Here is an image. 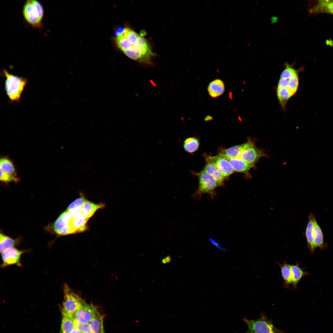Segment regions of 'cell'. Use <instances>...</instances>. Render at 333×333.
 <instances>
[{"instance_id": "cell-1", "label": "cell", "mask_w": 333, "mask_h": 333, "mask_svg": "<svg viewBox=\"0 0 333 333\" xmlns=\"http://www.w3.org/2000/svg\"><path fill=\"white\" fill-rule=\"evenodd\" d=\"M116 35L114 40L117 46L127 57L141 64L153 65L152 58L155 55L145 38L128 27Z\"/></svg>"}, {"instance_id": "cell-2", "label": "cell", "mask_w": 333, "mask_h": 333, "mask_svg": "<svg viewBox=\"0 0 333 333\" xmlns=\"http://www.w3.org/2000/svg\"><path fill=\"white\" fill-rule=\"evenodd\" d=\"M22 13L25 20L32 27L39 29L43 28L44 10L39 1L27 0L23 6Z\"/></svg>"}, {"instance_id": "cell-3", "label": "cell", "mask_w": 333, "mask_h": 333, "mask_svg": "<svg viewBox=\"0 0 333 333\" xmlns=\"http://www.w3.org/2000/svg\"><path fill=\"white\" fill-rule=\"evenodd\" d=\"M3 72L5 77V89L8 97L11 101H19L27 80L11 74L5 69H3Z\"/></svg>"}, {"instance_id": "cell-4", "label": "cell", "mask_w": 333, "mask_h": 333, "mask_svg": "<svg viewBox=\"0 0 333 333\" xmlns=\"http://www.w3.org/2000/svg\"><path fill=\"white\" fill-rule=\"evenodd\" d=\"M244 321L247 324L248 331L255 333H284L276 328L272 321L264 314L254 320L244 318Z\"/></svg>"}, {"instance_id": "cell-5", "label": "cell", "mask_w": 333, "mask_h": 333, "mask_svg": "<svg viewBox=\"0 0 333 333\" xmlns=\"http://www.w3.org/2000/svg\"><path fill=\"white\" fill-rule=\"evenodd\" d=\"M64 294L62 311L74 315L84 300L73 292L66 284L64 286Z\"/></svg>"}, {"instance_id": "cell-6", "label": "cell", "mask_w": 333, "mask_h": 333, "mask_svg": "<svg viewBox=\"0 0 333 333\" xmlns=\"http://www.w3.org/2000/svg\"><path fill=\"white\" fill-rule=\"evenodd\" d=\"M199 179V185L198 190L193 195L199 198L204 193H208L213 197L216 195L215 190L218 186L215 179L208 173L202 171L196 173Z\"/></svg>"}, {"instance_id": "cell-7", "label": "cell", "mask_w": 333, "mask_h": 333, "mask_svg": "<svg viewBox=\"0 0 333 333\" xmlns=\"http://www.w3.org/2000/svg\"><path fill=\"white\" fill-rule=\"evenodd\" d=\"M265 156L263 150L257 148L254 141L249 139L245 143L244 147L238 157L254 166L260 158Z\"/></svg>"}, {"instance_id": "cell-8", "label": "cell", "mask_w": 333, "mask_h": 333, "mask_svg": "<svg viewBox=\"0 0 333 333\" xmlns=\"http://www.w3.org/2000/svg\"><path fill=\"white\" fill-rule=\"evenodd\" d=\"M97 312L96 306L84 301L74 314V319L80 323H89Z\"/></svg>"}, {"instance_id": "cell-9", "label": "cell", "mask_w": 333, "mask_h": 333, "mask_svg": "<svg viewBox=\"0 0 333 333\" xmlns=\"http://www.w3.org/2000/svg\"><path fill=\"white\" fill-rule=\"evenodd\" d=\"M204 156L206 161L214 164L225 178L229 176L234 172L229 161L220 154L214 156L208 155H205Z\"/></svg>"}, {"instance_id": "cell-10", "label": "cell", "mask_w": 333, "mask_h": 333, "mask_svg": "<svg viewBox=\"0 0 333 333\" xmlns=\"http://www.w3.org/2000/svg\"><path fill=\"white\" fill-rule=\"evenodd\" d=\"M27 250H21L12 247L7 249L1 253L2 260V266L5 267L11 265L21 266L20 258L22 254Z\"/></svg>"}, {"instance_id": "cell-11", "label": "cell", "mask_w": 333, "mask_h": 333, "mask_svg": "<svg viewBox=\"0 0 333 333\" xmlns=\"http://www.w3.org/2000/svg\"><path fill=\"white\" fill-rule=\"evenodd\" d=\"M67 212L71 216L70 224L72 233L81 232L86 229V224L88 220L82 213L81 208Z\"/></svg>"}, {"instance_id": "cell-12", "label": "cell", "mask_w": 333, "mask_h": 333, "mask_svg": "<svg viewBox=\"0 0 333 333\" xmlns=\"http://www.w3.org/2000/svg\"><path fill=\"white\" fill-rule=\"evenodd\" d=\"M315 218L314 215L310 212L308 216V222L305 230V236L308 247L311 253H314V224Z\"/></svg>"}, {"instance_id": "cell-13", "label": "cell", "mask_w": 333, "mask_h": 333, "mask_svg": "<svg viewBox=\"0 0 333 333\" xmlns=\"http://www.w3.org/2000/svg\"><path fill=\"white\" fill-rule=\"evenodd\" d=\"M207 90L210 96L216 98L223 94L225 91V85L221 79H217L212 81L208 85Z\"/></svg>"}, {"instance_id": "cell-14", "label": "cell", "mask_w": 333, "mask_h": 333, "mask_svg": "<svg viewBox=\"0 0 333 333\" xmlns=\"http://www.w3.org/2000/svg\"><path fill=\"white\" fill-rule=\"evenodd\" d=\"M54 232L60 235H65L72 233L70 224L68 223L60 215L53 224Z\"/></svg>"}, {"instance_id": "cell-15", "label": "cell", "mask_w": 333, "mask_h": 333, "mask_svg": "<svg viewBox=\"0 0 333 333\" xmlns=\"http://www.w3.org/2000/svg\"><path fill=\"white\" fill-rule=\"evenodd\" d=\"M322 229L315 217L314 224V246L315 249L319 248L323 249L327 247L326 244L324 241Z\"/></svg>"}, {"instance_id": "cell-16", "label": "cell", "mask_w": 333, "mask_h": 333, "mask_svg": "<svg viewBox=\"0 0 333 333\" xmlns=\"http://www.w3.org/2000/svg\"><path fill=\"white\" fill-rule=\"evenodd\" d=\"M276 262L281 269L284 282L283 286L284 288L289 289L290 285H291L292 279V273L290 264H288L286 261L283 263H280L277 261Z\"/></svg>"}, {"instance_id": "cell-17", "label": "cell", "mask_w": 333, "mask_h": 333, "mask_svg": "<svg viewBox=\"0 0 333 333\" xmlns=\"http://www.w3.org/2000/svg\"><path fill=\"white\" fill-rule=\"evenodd\" d=\"M290 266L292 275L291 285L293 289L296 290L297 284L300 280L304 277L307 276L309 273L305 271L303 268H301L298 264H290Z\"/></svg>"}, {"instance_id": "cell-18", "label": "cell", "mask_w": 333, "mask_h": 333, "mask_svg": "<svg viewBox=\"0 0 333 333\" xmlns=\"http://www.w3.org/2000/svg\"><path fill=\"white\" fill-rule=\"evenodd\" d=\"M231 164L234 171L248 174L249 171L254 166L249 164L239 158L237 157L228 160Z\"/></svg>"}, {"instance_id": "cell-19", "label": "cell", "mask_w": 333, "mask_h": 333, "mask_svg": "<svg viewBox=\"0 0 333 333\" xmlns=\"http://www.w3.org/2000/svg\"><path fill=\"white\" fill-rule=\"evenodd\" d=\"M104 206L103 204H96L87 200L81 208V211L84 217L88 220L97 210Z\"/></svg>"}, {"instance_id": "cell-20", "label": "cell", "mask_w": 333, "mask_h": 333, "mask_svg": "<svg viewBox=\"0 0 333 333\" xmlns=\"http://www.w3.org/2000/svg\"><path fill=\"white\" fill-rule=\"evenodd\" d=\"M62 314L61 333H69L75 327L73 315L63 311Z\"/></svg>"}, {"instance_id": "cell-21", "label": "cell", "mask_w": 333, "mask_h": 333, "mask_svg": "<svg viewBox=\"0 0 333 333\" xmlns=\"http://www.w3.org/2000/svg\"><path fill=\"white\" fill-rule=\"evenodd\" d=\"M206 162L203 170L212 176L216 181L219 186L222 185L225 178L214 164L209 162Z\"/></svg>"}, {"instance_id": "cell-22", "label": "cell", "mask_w": 333, "mask_h": 333, "mask_svg": "<svg viewBox=\"0 0 333 333\" xmlns=\"http://www.w3.org/2000/svg\"><path fill=\"white\" fill-rule=\"evenodd\" d=\"M311 12H325L333 14V0H319L311 7Z\"/></svg>"}, {"instance_id": "cell-23", "label": "cell", "mask_w": 333, "mask_h": 333, "mask_svg": "<svg viewBox=\"0 0 333 333\" xmlns=\"http://www.w3.org/2000/svg\"><path fill=\"white\" fill-rule=\"evenodd\" d=\"M104 316L98 311L89 323L92 333H101L104 331Z\"/></svg>"}, {"instance_id": "cell-24", "label": "cell", "mask_w": 333, "mask_h": 333, "mask_svg": "<svg viewBox=\"0 0 333 333\" xmlns=\"http://www.w3.org/2000/svg\"><path fill=\"white\" fill-rule=\"evenodd\" d=\"M21 242L20 238L12 239L3 233L0 234V251L1 253L5 250L19 244Z\"/></svg>"}, {"instance_id": "cell-25", "label": "cell", "mask_w": 333, "mask_h": 333, "mask_svg": "<svg viewBox=\"0 0 333 333\" xmlns=\"http://www.w3.org/2000/svg\"><path fill=\"white\" fill-rule=\"evenodd\" d=\"M245 143L222 150L219 154L228 160L238 157L243 150Z\"/></svg>"}, {"instance_id": "cell-26", "label": "cell", "mask_w": 333, "mask_h": 333, "mask_svg": "<svg viewBox=\"0 0 333 333\" xmlns=\"http://www.w3.org/2000/svg\"><path fill=\"white\" fill-rule=\"evenodd\" d=\"M0 170L6 173L17 177L13 163L9 158L3 157L0 159Z\"/></svg>"}, {"instance_id": "cell-27", "label": "cell", "mask_w": 333, "mask_h": 333, "mask_svg": "<svg viewBox=\"0 0 333 333\" xmlns=\"http://www.w3.org/2000/svg\"><path fill=\"white\" fill-rule=\"evenodd\" d=\"M276 91L279 103L284 109L287 102L292 96L286 88H277Z\"/></svg>"}, {"instance_id": "cell-28", "label": "cell", "mask_w": 333, "mask_h": 333, "mask_svg": "<svg viewBox=\"0 0 333 333\" xmlns=\"http://www.w3.org/2000/svg\"><path fill=\"white\" fill-rule=\"evenodd\" d=\"M199 146V140L194 137L189 138L185 140L183 144L185 150L189 153H192L196 150Z\"/></svg>"}, {"instance_id": "cell-29", "label": "cell", "mask_w": 333, "mask_h": 333, "mask_svg": "<svg viewBox=\"0 0 333 333\" xmlns=\"http://www.w3.org/2000/svg\"><path fill=\"white\" fill-rule=\"evenodd\" d=\"M299 72V71L298 70L289 78L288 84L286 88L292 96L296 93L298 88Z\"/></svg>"}, {"instance_id": "cell-30", "label": "cell", "mask_w": 333, "mask_h": 333, "mask_svg": "<svg viewBox=\"0 0 333 333\" xmlns=\"http://www.w3.org/2000/svg\"><path fill=\"white\" fill-rule=\"evenodd\" d=\"M87 200L83 197H80L72 202L68 206L66 211H69L81 208Z\"/></svg>"}, {"instance_id": "cell-31", "label": "cell", "mask_w": 333, "mask_h": 333, "mask_svg": "<svg viewBox=\"0 0 333 333\" xmlns=\"http://www.w3.org/2000/svg\"><path fill=\"white\" fill-rule=\"evenodd\" d=\"M0 180L5 183L15 182L17 183L19 181V179L17 177L8 174L0 170Z\"/></svg>"}, {"instance_id": "cell-32", "label": "cell", "mask_w": 333, "mask_h": 333, "mask_svg": "<svg viewBox=\"0 0 333 333\" xmlns=\"http://www.w3.org/2000/svg\"><path fill=\"white\" fill-rule=\"evenodd\" d=\"M75 327L81 332H92L89 323H80L74 320Z\"/></svg>"}, {"instance_id": "cell-33", "label": "cell", "mask_w": 333, "mask_h": 333, "mask_svg": "<svg viewBox=\"0 0 333 333\" xmlns=\"http://www.w3.org/2000/svg\"><path fill=\"white\" fill-rule=\"evenodd\" d=\"M209 242L216 248L220 251L223 252H227L228 250L223 245L220 244L215 240L211 238L209 239Z\"/></svg>"}, {"instance_id": "cell-34", "label": "cell", "mask_w": 333, "mask_h": 333, "mask_svg": "<svg viewBox=\"0 0 333 333\" xmlns=\"http://www.w3.org/2000/svg\"><path fill=\"white\" fill-rule=\"evenodd\" d=\"M289 79H285L280 78L278 84V88H286L288 86Z\"/></svg>"}, {"instance_id": "cell-35", "label": "cell", "mask_w": 333, "mask_h": 333, "mask_svg": "<svg viewBox=\"0 0 333 333\" xmlns=\"http://www.w3.org/2000/svg\"><path fill=\"white\" fill-rule=\"evenodd\" d=\"M165 259L167 263H170L171 261V258L170 255H168L166 256L165 258Z\"/></svg>"}, {"instance_id": "cell-36", "label": "cell", "mask_w": 333, "mask_h": 333, "mask_svg": "<svg viewBox=\"0 0 333 333\" xmlns=\"http://www.w3.org/2000/svg\"><path fill=\"white\" fill-rule=\"evenodd\" d=\"M69 333H81V332L78 329L76 328V327H75Z\"/></svg>"}, {"instance_id": "cell-37", "label": "cell", "mask_w": 333, "mask_h": 333, "mask_svg": "<svg viewBox=\"0 0 333 333\" xmlns=\"http://www.w3.org/2000/svg\"><path fill=\"white\" fill-rule=\"evenodd\" d=\"M212 119V117L210 116H207L205 118V120L206 121L211 120Z\"/></svg>"}, {"instance_id": "cell-38", "label": "cell", "mask_w": 333, "mask_h": 333, "mask_svg": "<svg viewBox=\"0 0 333 333\" xmlns=\"http://www.w3.org/2000/svg\"><path fill=\"white\" fill-rule=\"evenodd\" d=\"M162 262L163 263V264H166L167 263V262H166L165 258H163L162 260Z\"/></svg>"}, {"instance_id": "cell-39", "label": "cell", "mask_w": 333, "mask_h": 333, "mask_svg": "<svg viewBox=\"0 0 333 333\" xmlns=\"http://www.w3.org/2000/svg\"><path fill=\"white\" fill-rule=\"evenodd\" d=\"M81 333H92L90 332H81Z\"/></svg>"}, {"instance_id": "cell-40", "label": "cell", "mask_w": 333, "mask_h": 333, "mask_svg": "<svg viewBox=\"0 0 333 333\" xmlns=\"http://www.w3.org/2000/svg\"><path fill=\"white\" fill-rule=\"evenodd\" d=\"M253 333V332H249V331H247V332H246V333Z\"/></svg>"}, {"instance_id": "cell-41", "label": "cell", "mask_w": 333, "mask_h": 333, "mask_svg": "<svg viewBox=\"0 0 333 333\" xmlns=\"http://www.w3.org/2000/svg\"><path fill=\"white\" fill-rule=\"evenodd\" d=\"M101 333H105V332H104V331H103Z\"/></svg>"}]
</instances>
